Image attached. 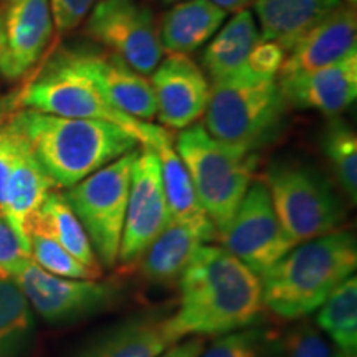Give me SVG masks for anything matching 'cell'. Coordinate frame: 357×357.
Wrapping results in <instances>:
<instances>
[{"label":"cell","instance_id":"cell-1","mask_svg":"<svg viewBox=\"0 0 357 357\" xmlns=\"http://www.w3.org/2000/svg\"><path fill=\"white\" fill-rule=\"evenodd\" d=\"M178 307L167 316L176 342L250 328L261 314L260 276L217 245L197 248L178 278Z\"/></svg>","mask_w":357,"mask_h":357},{"label":"cell","instance_id":"cell-2","mask_svg":"<svg viewBox=\"0 0 357 357\" xmlns=\"http://www.w3.org/2000/svg\"><path fill=\"white\" fill-rule=\"evenodd\" d=\"M26 142L55 187L83 178L141 146L131 132L113 123L75 119L22 109L7 124Z\"/></svg>","mask_w":357,"mask_h":357},{"label":"cell","instance_id":"cell-3","mask_svg":"<svg viewBox=\"0 0 357 357\" xmlns=\"http://www.w3.org/2000/svg\"><path fill=\"white\" fill-rule=\"evenodd\" d=\"M357 266L356 236L349 230L293 247L260 276L263 307L283 319H301L321 305Z\"/></svg>","mask_w":357,"mask_h":357},{"label":"cell","instance_id":"cell-4","mask_svg":"<svg viewBox=\"0 0 357 357\" xmlns=\"http://www.w3.org/2000/svg\"><path fill=\"white\" fill-rule=\"evenodd\" d=\"M288 102L278 77H263L245 65L212 82L204 128L223 144L255 153L278 136Z\"/></svg>","mask_w":357,"mask_h":357},{"label":"cell","instance_id":"cell-5","mask_svg":"<svg viewBox=\"0 0 357 357\" xmlns=\"http://www.w3.org/2000/svg\"><path fill=\"white\" fill-rule=\"evenodd\" d=\"M176 153L184 162L200 204L220 236L253 182L257 154L217 141L202 123L182 129Z\"/></svg>","mask_w":357,"mask_h":357},{"label":"cell","instance_id":"cell-6","mask_svg":"<svg viewBox=\"0 0 357 357\" xmlns=\"http://www.w3.org/2000/svg\"><path fill=\"white\" fill-rule=\"evenodd\" d=\"M24 109L75 119H98L126 129L139 139L141 146H155L167 139L166 129L139 121L109 105L78 65L75 52L56 55L22 89L19 98Z\"/></svg>","mask_w":357,"mask_h":357},{"label":"cell","instance_id":"cell-7","mask_svg":"<svg viewBox=\"0 0 357 357\" xmlns=\"http://www.w3.org/2000/svg\"><path fill=\"white\" fill-rule=\"evenodd\" d=\"M265 185L278 220L294 243L337 230L346 208L331 182L318 169L293 160H276L265 174Z\"/></svg>","mask_w":357,"mask_h":357},{"label":"cell","instance_id":"cell-8","mask_svg":"<svg viewBox=\"0 0 357 357\" xmlns=\"http://www.w3.org/2000/svg\"><path fill=\"white\" fill-rule=\"evenodd\" d=\"M137 149L66 189L63 197L82 222L101 266L118 265L131 171Z\"/></svg>","mask_w":357,"mask_h":357},{"label":"cell","instance_id":"cell-9","mask_svg":"<svg viewBox=\"0 0 357 357\" xmlns=\"http://www.w3.org/2000/svg\"><path fill=\"white\" fill-rule=\"evenodd\" d=\"M84 32L144 77L162 60L158 22L139 0H100L88 13Z\"/></svg>","mask_w":357,"mask_h":357},{"label":"cell","instance_id":"cell-10","mask_svg":"<svg viewBox=\"0 0 357 357\" xmlns=\"http://www.w3.org/2000/svg\"><path fill=\"white\" fill-rule=\"evenodd\" d=\"M223 248L257 276L281 260L296 243L278 220L265 182L253 181L234 218L220 234Z\"/></svg>","mask_w":357,"mask_h":357},{"label":"cell","instance_id":"cell-11","mask_svg":"<svg viewBox=\"0 0 357 357\" xmlns=\"http://www.w3.org/2000/svg\"><path fill=\"white\" fill-rule=\"evenodd\" d=\"M32 310L53 324L71 323L113 306L119 288L108 281L63 278L30 260L12 280Z\"/></svg>","mask_w":357,"mask_h":357},{"label":"cell","instance_id":"cell-12","mask_svg":"<svg viewBox=\"0 0 357 357\" xmlns=\"http://www.w3.org/2000/svg\"><path fill=\"white\" fill-rule=\"evenodd\" d=\"M169 222L171 217L160 182L158 151L142 144L132 164L118 265H136Z\"/></svg>","mask_w":357,"mask_h":357},{"label":"cell","instance_id":"cell-13","mask_svg":"<svg viewBox=\"0 0 357 357\" xmlns=\"http://www.w3.org/2000/svg\"><path fill=\"white\" fill-rule=\"evenodd\" d=\"M155 116L164 126L185 129L202 118L211 84L202 68L184 53H169L151 75Z\"/></svg>","mask_w":357,"mask_h":357},{"label":"cell","instance_id":"cell-14","mask_svg":"<svg viewBox=\"0 0 357 357\" xmlns=\"http://www.w3.org/2000/svg\"><path fill=\"white\" fill-rule=\"evenodd\" d=\"M53 33L50 0H6L0 24V73L19 79L37 63Z\"/></svg>","mask_w":357,"mask_h":357},{"label":"cell","instance_id":"cell-15","mask_svg":"<svg viewBox=\"0 0 357 357\" xmlns=\"http://www.w3.org/2000/svg\"><path fill=\"white\" fill-rule=\"evenodd\" d=\"M278 83L288 105L334 118L357 98V52L323 68L281 77Z\"/></svg>","mask_w":357,"mask_h":357},{"label":"cell","instance_id":"cell-16","mask_svg":"<svg viewBox=\"0 0 357 357\" xmlns=\"http://www.w3.org/2000/svg\"><path fill=\"white\" fill-rule=\"evenodd\" d=\"M78 65L113 108L139 121L155 118L151 82L113 53H77Z\"/></svg>","mask_w":357,"mask_h":357},{"label":"cell","instance_id":"cell-17","mask_svg":"<svg viewBox=\"0 0 357 357\" xmlns=\"http://www.w3.org/2000/svg\"><path fill=\"white\" fill-rule=\"evenodd\" d=\"M357 52L356 8L342 3L303 35L287 52L278 78L323 68Z\"/></svg>","mask_w":357,"mask_h":357},{"label":"cell","instance_id":"cell-18","mask_svg":"<svg viewBox=\"0 0 357 357\" xmlns=\"http://www.w3.org/2000/svg\"><path fill=\"white\" fill-rule=\"evenodd\" d=\"M217 235L212 220H171L139 260L142 276L153 283H174L184 273L197 248L211 242Z\"/></svg>","mask_w":357,"mask_h":357},{"label":"cell","instance_id":"cell-19","mask_svg":"<svg viewBox=\"0 0 357 357\" xmlns=\"http://www.w3.org/2000/svg\"><path fill=\"white\" fill-rule=\"evenodd\" d=\"M53 187L55 185L50 177L45 174L26 142L22 139L19 154H17L10 178H8L2 215L10 223V227L19 235L22 243L29 248V223L35 212L42 207Z\"/></svg>","mask_w":357,"mask_h":357},{"label":"cell","instance_id":"cell-20","mask_svg":"<svg viewBox=\"0 0 357 357\" xmlns=\"http://www.w3.org/2000/svg\"><path fill=\"white\" fill-rule=\"evenodd\" d=\"M176 344L167 328V314L147 312L114 326L88 346L79 357H159Z\"/></svg>","mask_w":357,"mask_h":357},{"label":"cell","instance_id":"cell-21","mask_svg":"<svg viewBox=\"0 0 357 357\" xmlns=\"http://www.w3.org/2000/svg\"><path fill=\"white\" fill-rule=\"evenodd\" d=\"M229 13L208 0H184L172 3L158 24L162 50L187 53L197 50L218 32Z\"/></svg>","mask_w":357,"mask_h":357},{"label":"cell","instance_id":"cell-22","mask_svg":"<svg viewBox=\"0 0 357 357\" xmlns=\"http://www.w3.org/2000/svg\"><path fill=\"white\" fill-rule=\"evenodd\" d=\"M342 6V0H255L260 38L280 43L288 52L324 17Z\"/></svg>","mask_w":357,"mask_h":357},{"label":"cell","instance_id":"cell-23","mask_svg":"<svg viewBox=\"0 0 357 357\" xmlns=\"http://www.w3.org/2000/svg\"><path fill=\"white\" fill-rule=\"evenodd\" d=\"M258 40L260 30L253 13L250 10L236 12L225 25L218 29L205 48L202 56L204 68L211 75L212 82L243 68Z\"/></svg>","mask_w":357,"mask_h":357},{"label":"cell","instance_id":"cell-24","mask_svg":"<svg viewBox=\"0 0 357 357\" xmlns=\"http://www.w3.org/2000/svg\"><path fill=\"white\" fill-rule=\"evenodd\" d=\"M32 230L48 235L56 243H60L70 255H73L84 266L101 276V265L95 255L93 245L89 242L82 222L65 200L63 194L50 192L47 195L42 207L35 212L29 223V231Z\"/></svg>","mask_w":357,"mask_h":357},{"label":"cell","instance_id":"cell-25","mask_svg":"<svg viewBox=\"0 0 357 357\" xmlns=\"http://www.w3.org/2000/svg\"><path fill=\"white\" fill-rule=\"evenodd\" d=\"M160 164V182L169 208V217L176 222H204L211 220L200 204L197 192L192 184L187 169L176 153L171 137L154 146Z\"/></svg>","mask_w":357,"mask_h":357},{"label":"cell","instance_id":"cell-26","mask_svg":"<svg viewBox=\"0 0 357 357\" xmlns=\"http://www.w3.org/2000/svg\"><path fill=\"white\" fill-rule=\"evenodd\" d=\"M316 323L341 357H357V280L352 275L329 294Z\"/></svg>","mask_w":357,"mask_h":357},{"label":"cell","instance_id":"cell-27","mask_svg":"<svg viewBox=\"0 0 357 357\" xmlns=\"http://www.w3.org/2000/svg\"><path fill=\"white\" fill-rule=\"evenodd\" d=\"M33 310L12 280L0 278V357H25L33 342Z\"/></svg>","mask_w":357,"mask_h":357},{"label":"cell","instance_id":"cell-28","mask_svg":"<svg viewBox=\"0 0 357 357\" xmlns=\"http://www.w3.org/2000/svg\"><path fill=\"white\" fill-rule=\"evenodd\" d=\"M321 149L339 185L352 204L357 200V136L349 124L333 118L323 129Z\"/></svg>","mask_w":357,"mask_h":357},{"label":"cell","instance_id":"cell-29","mask_svg":"<svg viewBox=\"0 0 357 357\" xmlns=\"http://www.w3.org/2000/svg\"><path fill=\"white\" fill-rule=\"evenodd\" d=\"M29 242L32 261L37 263L40 268H43L48 273L77 280L100 278V275L89 270L88 266H84L82 261H78L73 255H70L60 243H56L55 240L42 234V231H29Z\"/></svg>","mask_w":357,"mask_h":357},{"label":"cell","instance_id":"cell-30","mask_svg":"<svg viewBox=\"0 0 357 357\" xmlns=\"http://www.w3.org/2000/svg\"><path fill=\"white\" fill-rule=\"evenodd\" d=\"M271 339L263 329L243 328L222 334L199 357H268Z\"/></svg>","mask_w":357,"mask_h":357},{"label":"cell","instance_id":"cell-31","mask_svg":"<svg viewBox=\"0 0 357 357\" xmlns=\"http://www.w3.org/2000/svg\"><path fill=\"white\" fill-rule=\"evenodd\" d=\"M284 357H341L336 347L314 326L301 324L283 342Z\"/></svg>","mask_w":357,"mask_h":357},{"label":"cell","instance_id":"cell-32","mask_svg":"<svg viewBox=\"0 0 357 357\" xmlns=\"http://www.w3.org/2000/svg\"><path fill=\"white\" fill-rule=\"evenodd\" d=\"M30 260L29 248L22 243L6 217L0 215V278L13 280Z\"/></svg>","mask_w":357,"mask_h":357},{"label":"cell","instance_id":"cell-33","mask_svg":"<svg viewBox=\"0 0 357 357\" xmlns=\"http://www.w3.org/2000/svg\"><path fill=\"white\" fill-rule=\"evenodd\" d=\"M98 2L100 0H50L53 30L58 35L75 30Z\"/></svg>","mask_w":357,"mask_h":357},{"label":"cell","instance_id":"cell-34","mask_svg":"<svg viewBox=\"0 0 357 357\" xmlns=\"http://www.w3.org/2000/svg\"><path fill=\"white\" fill-rule=\"evenodd\" d=\"M287 52L280 43L271 40H258L250 52L247 65L252 71L263 77H278Z\"/></svg>","mask_w":357,"mask_h":357},{"label":"cell","instance_id":"cell-35","mask_svg":"<svg viewBox=\"0 0 357 357\" xmlns=\"http://www.w3.org/2000/svg\"><path fill=\"white\" fill-rule=\"evenodd\" d=\"M20 144L22 139L19 134L13 132L8 126L0 129V215H2L3 199H6L8 178H10Z\"/></svg>","mask_w":357,"mask_h":357},{"label":"cell","instance_id":"cell-36","mask_svg":"<svg viewBox=\"0 0 357 357\" xmlns=\"http://www.w3.org/2000/svg\"><path fill=\"white\" fill-rule=\"evenodd\" d=\"M204 351V339L192 337L181 344H174L164 351L159 357H199L200 352Z\"/></svg>","mask_w":357,"mask_h":357},{"label":"cell","instance_id":"cell-37","mask_svg":"<svg viewBox=\"0 0 357 357\" xmlns=\"http://www.w3.org/2000/svg\"><path fill=\"white\" fill-rule=\"evenodd\" d=\"M208 2H212L213 6L222 8L223 12L236 13L242 10H248V7L253 6L255 0H208Z\"/></svg>","mask_w":357,"mask_h":357},{"label":"cell","instance_id":"cell-38","mask_svg":"<svg viewBox=\"0 0 357 357\" xmlns=\"http://www.w3.org/2000/svg\"><path fill=\"white\" fill-rule=\"evenodd\" d=\"M342 3H346L347 7H352V8H356V3H357V0H344V2Z\"/></svg>","mask_w":357,"mask_h":357},{"label":"cell","instance_id":"cell-39","mask_svg":"<svg viewBox=\"0 0 357 357\" xmlns=\"http://www.w3.org/2000/svg\"><path fill=\"white\" fill-rule=\"evenodd\" d=\"M164 3H167V6H172V3H177V2H184V0H162Z\"/></svg>","mask_w":357,"mask_h":357}]
</instances>
